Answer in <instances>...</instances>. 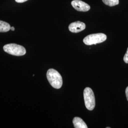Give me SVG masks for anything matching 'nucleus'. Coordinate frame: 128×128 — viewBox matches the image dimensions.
<instances>
[{"label":"nucleus","mask_w":128,"mask_h":128,"mask_svg":"<svg viewBox=\"0 0 128 128\" xmlns=\"http://www.w3.org/2000/svg\"><path fill=\"white\" fill-rule=\"evenodd\" d=\"M103 2L109 6H114L119 4V0H102Z\"/></svg>","instance_id":"obj_9"},{"label":"nucleus","mask_w":128,"mask_h":128,"mask_svg":"<svg viewBox=\"0 0 128 128\" xmlns=\"http://www.w3.org/2000/svg\"><path fill=\"white\" fill-rule=\"evenodd\" d=\"M27 0H15V1L17 2H18V3H22V2H25Z\"/></svg>","instance_id":"obj_11"},{"label":"nucleus","mask_w":128,"mask_h":128,"mask_svg":"<svg viewBox=\"0 0 128 128\" xmlns=\"http://www.w3.org/2000/svg\"><path fill=\"white\" fill-rule=\"evenodd\" d=\"M71 5L74 9L79 12H86L90 9L89 5L81 0H74L71 2Z\"/></svg>","instance_id":"obj_5"},{"label":"nucleus","mask_w":128,"mask_h":128,"mask_svg":"<svg viewBox=\"0 0 128 128\" xmlns=\"http://www.w3.org/2000/svg\"><path fill=\"white\" fill-rule=\"evenodd\" d=\"M46 78L51 86L54 88L60 89L62 87V78L60 74L55 69H48L46 73Z\"/></svg>","instance_id":"obj_1"},{"label":"nucleus","mask_w":128,"mask_h":128,"mask_svg":"<svg viewBox=\"0 0 128 128\" xmlns=\"http://www.w3.org/2000/svg\"><path fill=\"white\" fill-rule=\"evenodd\" d=\"M10 27L9 23L0 20V32H9L10 30Z\"/></svg>","instance_id":"obj_8"},{"label":"nucleus","mask_w":128,"mask_h":128,"mask_svg":"<svg viewBox=\"0 0 128 128\" xmlns=\"http://www.w3.org/2000/svg\"><path fill=\"white\" fill-rule=\"evenodd\" d=\"M106 39L107 36L105 34L100 33L88 35L84 38L83 42L86 45H92L102 43L105 41Z\"/></svg>","instance_id":"obj_3"},{"label":"nucleus","mask_w":128,"mask_h":128,"mask_svg":"<svg viewBox=\"0 0 128 128\" xmlns=\"http://www.w3.org/2000/svg\"><path fill=\"white\" fill-rule=\"evenodd\" d=\"M124 61L126 63H128V48L127 49V52L126 53V54L124 55Z\"/></svg>","instance_id":"obj_10"},{"label":"nucleus","mask_w":128,"mask_h":128,"mask_svg":"<svg viewBox=\"0 0 128 128\" xmlns=\"http://www.w3.org/2000/svg\"><path fill=\"white\" fill-rule=\"evenodd\" d=\"M4 50L6 53L16 56H22L25 55L26 50L23 46L16 44H9L4 46Z\"/></svg>","instance_id":"obj_4"},{"label":"nucleus","mask_w":128,"mask_h":128,"mask_svg":"<svg viewBox=\"0 0 128 128\" xmlns=\"http://www.w3.org/2000/svg\"><path fill=\"white\" fill-rule=\"evenodd\" d=\"M125 93H126V97L127 99V100L128 101V86L126 88V90H125Z\"/></svg>","instance_id":"obj_12"},{"label":"nucleus","mask_w":128,"mask_h":128,"mask_svg":"<svg viewBox=\"0 0 128 128\" xmlns=\"http://www.w3.org/2000/svg\"><path fill=\"white\" fill-rule=\"evenodd\" d=\"M84 98L86 108L89 110H92L96 106L94 94L91 88L86 87L84 91Z\"/></svg>","instance_id":"obj_2"},{"label":"nucleus","mask_w":128,"mask_h":128,"mask_svg":"<svg viewBox=\"0 0 128 128\" xmlns=\"http://www.w3.org/2000/svg\"><path fill=\"white\" fill-rule=\"evenodd\" d=\"M74 127L75 128H87V125L82 119L78 117H76L73 120Z\"/></svg>","instance_id":"obj_7"},{"label":"nucleus","mask_w":128,"mask_h":128,"mask_svg":"<svg viewBox=\"0 0 128 128\" xmlns=\"http://www.w3.org/2000/svg\"><path fill=\"white\" fill-rule=\"evenodd\" d=\"M10 30L12 31H14L15 30V28L14 27H10Z\"/></svg>","instance_id":"obj_13"},{"label":"nucleus","mask_w":128,"mask_h":128,"mask_svg":"<svg viewBox=\"0 0 128 128\" xmlns=\"http://www.w3.org/2000/svg\"><path fill=\"white\" fill-rule=\"evenodd\" d=\"M86 24L80 21H77L71 23L69 25L68 28L70 32L73 33L81 32L86 28Z\"/></svg>","instance_id":"obj_6"}]
</instances>
